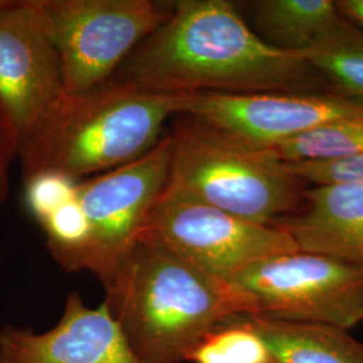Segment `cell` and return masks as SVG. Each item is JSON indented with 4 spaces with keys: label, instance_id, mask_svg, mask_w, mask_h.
Masks as SVG:
<instances>
[{
    "label": "cell",
    "instance_id": "cell-1",
    "mask_svg": "<svg viewBox=\"0 0 363 363\" xmlns=\"http://www.w3.org/2000/svg\"><path fill=\"white\" fill-rule=\"evenodd\" d=\"M118 79L162 93L339 91L303 52L259 38L226 0L174 1L169 19L120 66Z\"/></svg>",
    "mask_w": 363,
    "mask_h": 363
},
{
    "label": "cell",
    "instance_id": "cell-2",
    "mask_svg": "<svg viewBox=\"0 0 363 363\" xmlns=\"http://www.w3.org/2000/svg\"><path fill=\"white\" fill-rule=\"evenodd\" d=\"M105 288V301L140 363L187 361L220 325L257 315L255 300L233 283L143 242Z\"/></svg>",
    "mask_w": 363,
    "mask_h": 363
},
{
    "label": "cell",
    "instance_id": "cell-3",
    "mask_svg": "<svg viewBox=\"0 0 363 363\" xmlns=\"http://www.w3.org/2000/svg\"><path fill=\"white\" fill-rule=\"evenodd\" d=\"M181 100L182 93L147 91L120 79L64 99L21 151L23 178L54 172L79 182L128 164L160 142Z\"/></svg>",
    "mask_w": 363,
    "mask_h": 363
},
{
    "label": "cell",
    "instance_id": "cell-4",
    "mask_svg": "<svg viewBox=\"0 0 363 363\" xmlns=\"http://www.w3.org/2000/svg\"><path fill=\"white\" fill-rule=\"evenodd\" d=\"M171 139V189L264 225L304 208L308 186L268 152L223 140L186 118L175 124Z\"/></svg>",
    "mask_w": 363,
    "mask_h": 363
},
{
    "label": "cell",
    "instance_id": "cell-5",
    "mask_svg": "<svg viewBox=\"0 0 363 363\" xmlns=\"http://www.w3.org/2000/svg\"><path fill=\"white\" fill-rule=\"evenodd\" d=\"M139 242L167 249L229 283L261 259L298 250L276 225L244 220L169 186L144 220Z\"/></svg>",
    "mask_w": 363,
    "mask_h": 363
},
{
    "label": "cell",
    "instance_id": "cell-6",
    "mask_svg": "<svg viewBox=\"0 0 363 363\" xmlns=\"http://www.w3.org/2000/svg\"><path fill=\"white\" fill-rule=\"evenodd\" d=\"M61 61L65 99L112 81L132 52L172 13L155 0H42Z\"/></svg>",
    "mask_w": 363,
    "mask_h": 363
},
{
    "label": "cell",
    "instance_id": "cell-7",
    "mask_svg": "<svg viewBox=\"0 0 363 363\" xmlns=\"http://www.w3.org/2000/svg\"><path fill=\"white\" fill-rule=\"evenodd\" d=\"M233 284L279 320L350 330L363 322V261L295 250L261 259Z\"/></svg>",
    "mask_w": 363,
    "mask_h": 363
},
{
    "label": "cell",
    "instance_id": "cell-8",
    "mask_svg": "<svg viewBox=\"0 0 363 363\" xmlns=\"http://www.w3.org/2000/svg\"><path fill=\"white\" fill-rule=\"evenodd\" d=\"M64 99L42 0H0V120L18 155Z\"/></svg>",
    "mask_w": 363,
    "mask_h": 363
},
{
    "label": "cell",
    "instance_id": "cell-9",
    "mask_svg": "<svg viewBox=\"0 0 363 363\" xmlns=\"http://www.w3.org/2000/svg\"><path fill=\"white\" fill-rule=\"evenodd\" d=\"M179 115L223 140L265 152L316 125L363 117V97L339 91H189L182 93Z\"/></svg>",
    "mask_w": 363,
    "mask_h": 363
},
{
    "label": "cell",
    "instance_id": "cell-10",
    "mask_svg": "<svg viewBox=\"0 0 363 363\" xmlns=\"http://www.w3.org/2000/svg\"><path fill=\"white\" fill-rule=\"evenodd\" d=\"M171 133L118 169L77 182L76 196L89 228L81 269L106 284L139 244L144 220L169 183Z\"/></svg>",
    "mask_w": 363,
    "mask_h": 363
},
{
    "label": "cell",
    "instance_id": "cell-11",
    "mask_svg": "<svg viewBox=\"0 0 363 363\" xmlns=\"http://www.w3.org/2000/svg\"><path fill=\"white\" fill-rule=\"evenodd\" d=\"M0 363H140L104 301L97 308L70 294L60 323L35 334L30 328L0 330Z\"/></svg>",
    "mask_w": 363,
    "mask_h": 363
},
{
    "label": "cell",
    "instance_id": "cell-12",
    "mask_svg": "<svg viewBox=\"0 0 363 363\" xmlns=\"http://www.w3.org/2000/svg\"><path fill=\"white\" fill-rule=\"evenodd\" d=\"M303 210L276 226L289 234L298 250L335 256L363 225V183L313 186Z\"/></svg>",
    "mask_w": 363,
    "mask_h": 363
},
{
    "label": "cell",
    "instance_id": "cell-13",
    "mask_svg": "<svg viewBox=\"0 0 363 363\" xmlns=\"http://www.w3.org/2000/svg\"><path fill=\"white\" fill-rule=\"evenodd\" d=\"M274 363H363V345L331 325L245 316Z\"/></svg>",
    "mask_w": 363,
    "mask_h": 363
},
{
    "label": "cell",
    "instance_id": "cell-14",
    "mask_svg": "<svg viewBox=\"0 0 363 363\" xmlns=\"http://www.w3.org/2000/svg\"><path fill=\"white\" fill-rule=\"evenodd\" d=\"M252 10L256 34L286 52L310 50L346 19L331 0H259Z\"/></svg>",
    "mask_w": 363,
    "mask_h": 363
},
{
    "label": "cell",
    "instance_id": "cell-15",
    "mask_svg": "<svg viewBox=\"0 0 363 363\" xmlns=\"http://www.w3.org/2000/svg\"><path fill=\"white\" fill-rule=\"evenodd\" d=\"M281 163L325 162L363 152V117L316 125L265 151Z\"/></svg>",
    "mask_w": 363,
    "mask_h": 363
},
{
    "label": "cell",
    "instance_id": "cell-16",
    "mask_svg": "<svg viewBox=\"0 0 363 363\" xmlns=\"http://www.w3.org/2000/svg\"><path fill=\"white\" fill-rule=\"evenodd\" d=\"M303 54L337 91L363 97V30L345 19Z\"/></svg>",
    "mask_w": 363,
    "mask_h": 363
},
{
    "label": "cell",
    "instance_id": "cell-17",
    "mask_svg": "<svg viewBox=\"0 0 363 363\" xmlns=\"http://www.w3.org/2000/svg\"><path fill=\"white\" fill-rule=\"evenodd\" d=\"M187 361L194 363H274L262 337L247 323L245 316L210 333L191 351Z\"/></svg>",
    "mask_w": 363,
    "mask_h": 363
},
{
    "label": "cell",
    "instance_id": "cell-18",
    "mask_svg": "<svg viewBox=\"0 0 363 363\" xmlns=\"http://www.w3.org/2000/svg\"><path fill=\"white\" fill-rule=\"evenodd\" d=\"M284 166L307 186L363 183V152L335 160L284 163Z\"/></svg>",
    "mask_w": 363,
    "mask_h": 363
},
{
    "label": "cell",
    "instance_id": "cell-19",
    "mask_svg": "<svg viewBox=\"0 0 363 363\" xmlns=\"http://www.w3.org/2000/svg\"><path fill=\"white\" fill-rule=\"evenodd\" d=\"M77 182L54 172L25 179V199L30 213L39 220L74 195Z\"/></svg>",
    "mask_w": 363,
    "mask_h": 363
},
{
    "label": "cell",
    "instance_id": "cell-20",
    "mask_svg": "<svg viewBox=\"0 0 363 363\" xmlns=\"http://www.w3.org/2000/svg\"><path fill=\"white\" fill-rule=\"evenodd\" d=\"M18 155L16 148L0 120V203L7 199L9 195V171L13 157Z\"/></svg>",
    "mask_w": 363,
    "mask_h": 363
},
{
    "label": "cell",
    "instance_id": "cell-21",
    "mask_svg": "<svg viewBox=\"0 0 363 363\" xmlns=\"http://www.w3.org/2000/svg\"><path fill=\"white\" fill-rule=\"evenodd\" d=\"M337 6L342 15L363 27V0H342L337 1Z\"/></svg>",
    "mask_w": 363,
    "mask_h": 363
}]
</instances>
